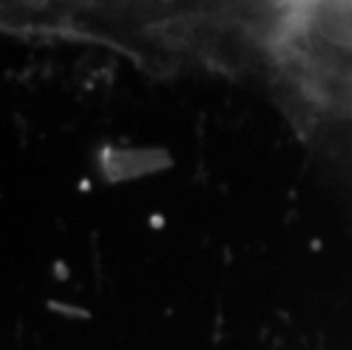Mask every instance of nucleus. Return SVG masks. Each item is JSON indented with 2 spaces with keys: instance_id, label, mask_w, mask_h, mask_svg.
Segmentation results:
<instances>
[{
  "instance_id": "f257e3e1",
  "label": "nucleus",
  "mask_w": 352,
  "mask_h": 350,
  "mask_svg": "<svg viewBox=\"0 0 352 350\" xmlns=\"http://www.w3.org/2000/svg\"><path fill=\"white\" fill-rule=\"evenodd\" d=\"M311 28L320 41L352 53V3L320 5L311 12Z\"/></svg>"
}]
</instances>
